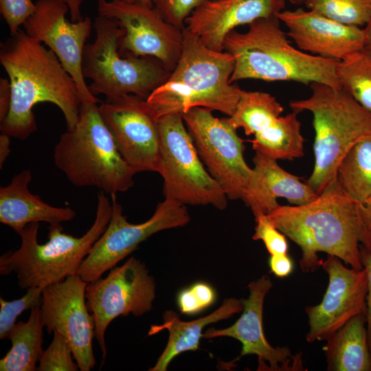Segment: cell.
<instances>
[{
    "label": "cell",
    "mask_w": 371,
    "mask_h": 371,
    "mask_svg": "<svg viewBox=\"0 0 371 371\" xmlns=\"http://www.w3.org/2000/svg\"><path fill=\"white\" fill-rule=\"evenodd\" d=\"M269 266L271 271L278 278L289 276L294 269L293 261L287 254L270 255Z\"/></svg>",
    "instance_id": "obj_38"
},
{
    "label": "cell",
    "mask_w": 371,
    "mask_h": 371,
    "mask_svg": "<svg viewBox=\"0 0 371 371\" xmlns=\"http://www.w3.org/2000/svg\"><path fill=\"white\" fill-rule=\"evenodd\" d=\"M179 60L168 79L146 99L157 121L173 113L199 106L232 116L243 89L229 82L234 58L229 53L204 45L187 28Z\"/></svg>",
    "instance_id": "obj_3"
},
{
    "label": "cell",
    "mask_w": 371,
    "mask_h": 371,
    "mask_svg": "<svg viewBox=\"0 0 371 371\" xmlns=\"http://www.w3.org/2000/svg\"><path fill=\"white\" fill-rule=\"evenodd\" d=\"M286 0H208L186 21V28L207 47L224 51L227 34L236 27L277 15Z\"/></svg>",
    "instance_id": "obj_20"
},
{
    "label": "cell",
    "mask_w": 371,
    "mask_h": 371,
    "mask_svg": "<svg viewBox=\"0 0 371 371\" xmlns=\"http://www.w3.org/2000/svg\"><path fill=\"white\" fill-rule=\"evenodd\" d=\"M330 371H371L366 313L357 315L335 332L323 348Z\"/></svg>",
    "instance_id": "obj_24"
},
{
    "label": "cell",
    "mask_w": 371,
    "mask_h": 371,
    "mask_svg": "<svg viewBox=\"0 0 371 371\" xmlns=\"http://www.w3.org/2000/svg\"><path fill=\"white\" fill-rule=\"evenodd\" d=\"M361 259L363 267L366 271L368 289L366 295V327L368 343L371 351V250L361 247Z\"/></svg>",
    "instance_id": "obj_37"
},
{
    "label": "cell",
    "mask_w": 371,
    "mask_h": 371,
    "mask_svg": "<svg viewBox=\"0 0 371 371\" xmlns=\"http://www.w3.org/2000/svg\"><path fill=\"white\" fill-rule=\"evenodd\" d=\"M70 344L57 331L53 332V339L38 361V371H77L78 365L74 362Z\"/></svg>",
    "instance_id": "obj_32"
},
{
    "label": "cell",
    "mask_w": 371,
    "mask_h": 371,
    "mask_svg": "<svg viewBox=\"0 0 371 371\" xmlns=\"http://www.w3.org/2000/svg\"><path fill=\"white\" fill-rule=\"evenodd\" d=\"M35 10L36 3L32 0H0V12L10 34L16 32Z\"/></svg>",
    "instance_id": "obj_36"
},
{
    "label": "cell",
    "mask_w": 371,
    "mask_h": 371,
    "mask_svg": "<svg viewBox=\"0 0 371 371\" xmlns=\"http://www.w3.org/2000/svg\"><path fill=\"white\" fill-rule=\"evenodd\" d=\"M336 181L342 192L358 203L371 196V138L348 151L337 168Z\"/></svg>",
    "instance_id": "obj_27"
},
{
    "label": "cell",
    "mask_w": 371,
    "mask_h": 371,
    "mask_svg": "<svg viewBox=\"0 0 371 371\" xmlns=\"http://www.w3.org/2000/svg\"><path fill=\"white\" fill-rule=\"evenodd\" d=\"M337 76L341 87L371 113V49L365 47L340 60Z\"/></svg>",
    "instance_id": "obj_29"
},
{
    "label": "cell",
    "mask_w": 371,
    "mask_h": 371,
    "mask_svg": "<svg viewBox=\"0 0 371 371\" xmlns=\"http://www.w3.org/2000/svg\"><path fill=\"white\" fill-rule=\"evenodd\" d=\"M212 112L196 106L182 115L210 175L220 184L228 199H241L252 173L244 158V141L229 117L218 118Z\"/></svg>",
    "instance_id": "obj_11"
},
{
    "label": "cell",
    "mask_w": 371,
    "mask_h": 371,
    "mask_svg": "<svg viewBox=\"0 0 371 371\" xmlns=\"http://www.w3.org/2000/svg\"><path fill=\"white\" fill-rule=\"evenodd\" d=\"M309 98L290 102L293 111L313 115L315 166L306 183L319 195L336 181L337 168L357 143L371 138V113L346 91L313 82Z\"/></svg>",
    "instance_id": "obj_6"
},
{
    "label": "cell",
    "mask_w": 371,
    "mask_h": 371,
    "mask_svg": "<svg viewBox=\"0 0 371 371\" xmlns=\"http://www.w3.org/2000/svg\"><path fill=\"white\" fill-rule=\"evenodd\" d=\"M365 38L366 47L371 49V14L370 16L363 28Z\"/></svg>",
    "instance_id": "obj_43"
},
{
    "label": "cell",
    "mask_w": 371,
    "mask_h": 371,
    "mask_svg": "<svg viewBox=\"0 0 371 371\" xmlns=\"http://www.w3.org/2000/svg\"><path fill=\"white\" fill-rule=\"evenodd\" d=\"M290 3L295 5H300L304 3V0H288Z\"/></svg>",
    "instance_id": "obj_45"
},
{
    "label": "cell",
    "mask_w": 371,
    "mask_h": 371,
    "mask_svg": "<svg viewBox=\"0 0 371 371\" xmlns=\"http://www.w3.org/2000/svg\"><path fill=\"white\" fill-rule=\"evenodd\" d=\"M254 167L242 200L254 216L267 214L280 204L278 198H284L295 205L314 201L318 194L300 178L286 172L272 159L256 152Z\"/></svg>",
    "instance_id": "obj_21"
},
{
    "label": "cell",
    "mask_w": 371,
    "mask_h": 371,
    "mask_svg": "<svg viewBox=\"0 0 371 371\" xmlns=\"http://www.w3.org/2000/svg\"><path fill=\"white\" fill-rule=\"evenodd\" d=\"M10 136L1 133L0 135V168H2V165L8 157L10 153Z\"/></svg>",
    "instance_id": "obj_41"
},
{
    "label": "cell",
    "mask_w": 371,
    "mask_h": 371,
    "mask_svg": "<svg viewBox=\"0 0 371 371\" xmlns=\"http://www.w3.org/2000/svg\"><path fill=\"white\" fill-rule=\"evenodd\" d=\"M273 287L268 276L251 281L248 288L249 295L243 299V313L231 326L224 329L210 328L203 334L204 338L230 337L242 344L239 357L255 355L258 357V370H302L301 354L293 355L287 346H272L267 340L263 329V304L266 295Z\"/></svg>",
    "instance_id": "obj_18"
},
{
    "label": "cell",
    "mask_w": 371,
    "mask_h": 371,
    "mask_svg": "<svg viewBox=\"0 0 371 371\" xmlns=\"http://www.w3.org/2000/svg\"><path fill=\"white\" fill-rule=\"evenodd\" d=\"M321 267L328 276L322 300L305 309L308 319V342L326 341L353 317L366 312V269L346 267L339 258L328 255Z\"/></svg>",
    "instance_id": "obj_17"
},
{
    "label": "cell",
    "mask_w": 371,
    "mask_h": 371,
    "mask_svg": "<svg viewBox=\"0 0 371 371\" xmlns=\"http://www.w3.org/2000/svg\"><path fill=\"white\" fill-rule=\"evenodd\" d=\"M160 135L161 168L165 198L183 205H211L218 210L227 205V196L201 161L182 113L157 120Z\"/></svg>",
    "instance_id": "obj_9"
},
{
    "label": "cell",
    "mask_w": 371,
    "mask_h": 371,
    "mask_svg": "<svg viewBox=\"0 0 371 371\" xmlns=\"http://www.w3.org/2000/svg\"><path fill=\"white\" fill-rule=\"evenodd\" d=\"M41 307L31 309L27 322H19L8 334L12 347L0 360L1 371H34L43 352Z\"/></svg>",
    "instance_id": "obj_25"
},
{
    "label": "cell",
    "mask_w": 371,
    "mask_h": 371,
    "mask_svg": "<svg viewBox=\"0 0 371 371\" xmlns=\"http://www.w3.org/2000/svg\"><path fill=\"white\" fill-rule=\"evenodd\" d=\"M99 110L128 166L136 173L159 172L160 135L146 100L134 95L105 99Z\"/></svg>",
    "instance_id": "obj_15"
},
{
    "label": "cell",
    "mask_w": 371,
    "mask_h": 371,
    "mask_svg": "<svg viewBox=\"0 0 371 371\" xmlns=\"http://www.w3.org/2000/svg\"><path fill=\"white\" fill-rule=\"evenodd\" d=\"M255 232L252 238L262 240L270 255L287 254L286 236L271 223L267 215H258L255 217Z\"/></svg>",
    "instance_id": "obj_35"
},
{
    "label": "cell",
    "mask_w": 371,
    "mask_h": 371,
    "mask_svg": "<svg viewBox=\"0 0 371 371\" xmlns=\"http://www.w3.org/2000/svg\"><path fill=\"white\" fill-rule=\"evenodd\" d=\"M69 8L62 0H38L34 12L24 23V31L47 46L74 79L81 103L99 102L90 91L82 72L86 41L92 23L87 16L76 22L66 19Z\"/></svg>",
    "instance_id": "obj_16"
},
{
    "label": "cell",
    "mask_w": 371,
    "mask_h": 371,
    "mask_svg": "<svg viewBox=\"0 0 371 371\" xmlns=\"http://www.w3.org/2000/svg\"><path fill=\"white\" fill-rule=\"evenodd\" d=\"M99 16L115 19L123 30L118 51L124 57L152 56L171 72L181 54L183 34L153 8L122 0H98Z\"/></svg>",
    "instance_id": "obj_13"
},
{
    "label": "cell",
    "mask_w": 371,
    "mask_h": 371,
    "mask_svg": "<svg viewBox=\"0 0 371 371\" xmlns=\"http://www.w3.org/2000/svg\"><path fill=\"white\" fill-rule=\"evenodd\" d=\"M11 104V87L9 79H0V122L7 117Z\"/></svg>",
    "instance_id": "obj_39"
},
{
    "label": "cell",
    "mask_w": 371,
    "mask_h": 371,
    "mask_svg": "<svg viewBox=\"0 0 371 371\" xmlns=\"http://www.w3.org/2000/svg\"><path fill=\"white\" fill-rule=\"evenodd\" d=\"M122 1L129 2V3H137L146 5L148 6H153V4L150 0H122Z\"/></svg>",
    "instance_id": "obj_44"
},
{
    "label": "cell",
    "mask_w": 371,
    "mask_h": 371,
    "mask_svg": "<svg viewBox=\"0 0 371 371\" xmlns=\"http://www.w3.org/2000/svg\"><path fill=\"white\" fill-rule=\"evenodd\" d=\"M215 299L213 287L199 282L181 291L177 296V304L182 313L194 315L211 306Z\"/></svg>",
    "instance_id": "obj_33"
},
{
    "label": "cell",
    "mask_w": 371,
    "mask_h": 371,
    "mask_svg": "<svg viewBox=\"0 0 371 371\" xmlns=\"http://www.w3.org/2000/svg\"><path fill=\"white\" fill-rule=\"evenodd\" d=\"M224 51L234 58L229 82L245 79L267 82H319L341 88L337 67L340 60L306 53L293 47L277 16L259 19L245 32L232 30L225 38Z\"/></svg>",
    "instance_id": "obj_4"
},
{
    "label": "cell",
    "mask_w": 371,
    "mask_h": 371,
    "mask_svg": "<svg viewBox=\"0 0 371 371\" xmlns=\"http://www.w3.org/2000/svg\"><path fill=\"white\" fill-rule=\"evenodd\" d=\"M87 282L78 274L49 284L43 291L41 318L49 333L57 331L71 346L81 371L91 370L96 361L93 351L95 319L85 298Z\"/></svg>",
    "instance_id": "obj_14"
},
{
    "label": "cell",
    "mask_w": 371,
    "mask_h": 371,
    "mask_svg": "<svg viewBox=\"0 0 371 371\" xmlns=\"http://www.w3.org/2000/svg\"><path fill=\"white\" fill-rule=\"evenodd\" d=\"M295 111L280 116L267 129L249 140L255 152L272 159H293L304 155V139Z\"/></svg>",
    "instance_id": "obj_26"
},
{
    "label": "cell",
    "mask_w": 371,
    "mask_h": 371,
    "mask_svg": "<svg viewBox=\"0 0 371 371\" xmlns=\"http://www.w3.org/2000/svg\"><path fill=\"white\" fill-rule=\"evenodd\" d=\"M155 297V282L144 263L132 256L115 266L107 276L87 284L86 303L95 319V337L103 360L106 355L104 335L118 316H140L150 311Z\"/></svg>",
    "instance_id": "obj_12"
},
{
    "label": "cell",
    "mask_w": 371,
    "mask_h": 371,
    "mask_svg": "<svg viewBox=\"0 0 371 371\" xmlns=\"http://www.w3.org/2000/svg\"><path fill=\"white\" fill-rule=\"evenodd\" d=\"M359 204L346 196L335 181L314 201L302 205H280L267 215L300 247L303 272H313L321 267L319 252L361 269V247L371 250V229L362 218Z\"/></svg>",
    "instance_id": "obj_2"
},
{
    "label": "cell",
    "mask_w": 371,
    "mask_h": 371,
    "mask_svg": "<svg viewBox=\"0 0 371 371\" xmlns=\"http://www.w3.org/2000/svg\"><path fill=\"white\" fill-rule=\"evenodd\" d=\"M112 212L106 193L98 194L95 218L91 227L80 237L63 232L60 224L49 225L47 241L38 242L39 223L27 225L19 234L20 247L0 257V274H16L22 289L45 287L77 274L80 266L106 228Z\"/></svg>",
    "instance_id": "obj_5"
},
{
    "label": "cell",
    "mask_w": 371,
    "mask_h": 371,
    "mask_svg": "<svg viewBox=\"0 0 371 371\" xmlns=\"http://www.w3.org/2000/svg\"><path fill=\"white\" fill-rule=\"evenodd\" d=\"M359 208L366 225L371 229V196L359 204Z\"/></svg>",
    "instance_id": "obj_42"
},
{
    "label": "cell",
    "mask_w": 371,
    "mask_h": 371,
    "mask_svg": "<svg viewBox=\"0 0 371 371\" xmlns=\"http://www.w3.org/2000/svg\"><path fill=\"white\" fill-rule=\"evenodd\" d=\"M304 3L335 21L360 27L371 14V0H304Z\"/></svg>",
    "instance_id": "obj_30"
},
{
    "label": "cell",
    "mask_w": 371,
    "mask_h": 371,
    "mask_svg": "<svg viewBox=\"0 0 371 371\" xmlns=\"http://www.w3.org/2000/svg\"><path fill=\"white\" fill-rule=\"evenodd\" d=\"M0 63L11 87V104L0 122L2 133L21 140L37 129L33 107L50 102L63 113L67 131L78 121L81 101L77 86L58 57L19 29L0 45Z\"/></svg>",
    "instance_id": "obj_1"
},
{
    "label": "cell",
    "mask_w": 371,
    "mask_h": 371,
    "mask_svg": "<svg viewBox=\"0 0 371 371\" xmlns=\"http://www.w3.org/2000/svg\"><path fill=\"white\" fill-rule=\"evenodd\" d=\"M93 27L95 37L85 47L82 72L85 78L91 80L88 87L94 96L113 99L134 95L146 100L168 79L170 72L158 59L120 54L123 30L115 19L98 15Z\"/></svg>",
    "instance_id": "obj_8"
},
{
    "label": "cell",
    "mask_w": 371,
    "mask_h": 371,
    "mask_svg": "<svg viewBox=\"0 0 371 371\" xmlns=\"http://www.w3.org/2000/svg\"><path fill=\"white\" fill-rule=\"evenodd\" d=\"M69 8V14L72 22L82 20L84 17L81 14V4L82 0H62Z\"/></svg>",
    "instance_id": "obj_40"
},
{
    "label": "cell",
    "mask_w": 371,
    "mask_h": 371,
    "mask_svg": "<svg viewBox=\"0 0 371 371\" xmlns=\"http://www.w3.org/2000/svg\"><path fill=\"white\" fill-rule=\"evenodd\" d=\"M111 196L112 212L109 224L77 273L87 283L100 279L102 275L116 266L153 234L184 226L190 221L186 205L165 198L158 203L153 215L148 220L139 224L131 223L123 214V209L117 202L116 194Z\"/></svg>",
    "instance_id": "obj_10"
},
{
    "label": "cell",
    "mask_w": 371,
    "mask_h": 371,
    "mask_svg": "<svg viewBox=\"0 0 371 371\" xmlns=\"http://www.w3.org/2000/svg\"><path fill=\"white\" fill-rule=\"evenodd\" d=\"M162 18L173 26L183 30L186 21L200 5L208 0H150Z\"/></svg>",
    "instance_id": "obj_34"
},
{
    "label": "cell",
    "mask_w": 371,
    "mask_h": 371,
    "mask_svg": "<svg viewBox=\"0 0 371 371\" xmlns=\"http://www.w3.org/2000/svg\"><path fill=\"white\" fill-rule=\"evenodd\" d=\"M277 17L298 49L310 54L341 60L366 47L363 30L322 14L299 8L283 10Z\"/></svg>",
    "instance_id": "obj_19"
},
{
    "label": "cell",
    "mask_w": 371,
    "mask_h": 371,
    "mask_svg": "<svg viewBox=\"0 0 371 371\" xmlns=\"http://www.w3.org/2000/svg\"><path fill=\"white\" fill-rule=\"evenodd\" d=\"M45 287H30L21 298L6 301L0 297V339L8 338V334L16 324V320L23 311L41 306L43 291Z\"/></svg>",
    "instance_id": "obj_31"
},
{
    "label": "cell",
    "mask_w": 371,
    "mask_h": 371,
    "mask_svg": "<svg viewBox=\"0 0 371 371\" xmlns=\"http://www.w3.org/2000/svg\"><path fill=\"white\" fill-rule=\"evenodd\" d=\"M243 299L234 297L225 299L222 305L211 314L191 322L181 321L174 311H166L164 322L160 325H153L149 335L167 330L169 337L167 345L150 371H165L170 361L178 355L199 348L203 329L207 325L227 319L234 313L243 310Z\"/></svg>",
    "instance_id": "obj_23"
},
{
    "label": "cell",
    "mask_w": 371,
    "mask_h": 371,
    "mask_svg": "<svg viewBox=\"0 0 371 371\" xmlns=\"http://www.w3.org/2000/svg\"><path fill=\"white\" fill-rule=\"evenodd\" d=\"M283 110L276 98L268 93L242 90L229 120L235 128H243L247 135H255L270 127Z\"/></svg>",
    "instance_id": "obj_28"
},
{
    "label": "cell",
    "mask_w": 371,
    "mask_h": 371,
    "mask_svg": "<svg viewBox=\"0 0 371 371\" xmlns=\"http://www.w3.org/2000/svg\"><path fill=\"white\" fill-rule=\"evenodd\" d=\"M32 179L31 171L23 170L16 174L11 182L0 188V222L18 234L31 223L46 222L60 224L74 219L76 212L69 207L52 206L28 189Z\"/></svg>",
    "instance_id": "obj_22"
},
{
    "label": "cell",
    "mask_w": 371,
    "mask_h": 371,
    "mask_svg": "<svg viewBox=\"0 0 371 371\" xmlns=\"http://www.w3.org/2000/svg\"><path fill=\"white\" fill-rule=\"evenodd\" d=\"M98 103H81L76 126L54 147V161L74 186L111 195L131 188L136 172L120 154Z\"/></svg>",
    "instance_id": "obj_7"
}]
</instances>
